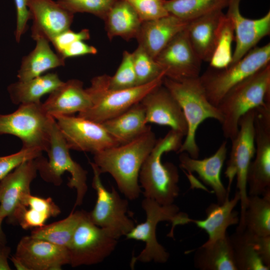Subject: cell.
<instances>
[{"label":"cell","mask_w":270,"mask_h":270,"mask_svg":"<svg viewBox=\"0 0 270 270\" xmlns=\"http://www.w3.org/2000/svg\"><path fill=\"white\" fill-rule=\"evenodd\" d=\"M234 32L232 22L226 14L221 22L214 52L209 62L211 68L220 69L230 65L232 61V43Z\"/></svg>","instance_id":"36"},{"label":"cell","mask_w":270,"mask_h":270,"mask_svg":"<svg viewBox=\"0 0 270 270\" xmlns=\"http://www.w3.org/2000/svg\"><path fill=\"white\" fill-rule=\"evenodd\" d=\"M184 137L181 134L170 130L164 137L157 140L139 174V182L145 198L162 205H169L178 196V169L172 162H162V157L164 153L177 152Z\"/></svg>","instance_id":"2"},{"label":"cell","mask_w":270,"mask_h":270,"mask_svg":"<svg viewBox=\"0 0 270 270\" xmlns=\"http://www.w3.org/2000/svg\"><path fill=\"white\" fill-rule=\"evenodd\" d=\"M16 11V24L15 38L19 42L28 28V22L30 16L27 6V0H14Z\"/></svg>","instance_id":"43"},{"label":"cell","mask_w":270,"mask_h":270,"mask_svg":"<svg viewBox=\"0 0 270 270\" xmlns=\"http://www.w3.org/2000/svg\"><path fill=\"white\" fill-rule=\"evenodd\" d=\"M224 14L222 10H218L192 20L188 24V38L202 62H209L212 58Z\"/></svg>","instance_id":"25"},{"label":"cell","mask_w":270,"mask_h":270,"mask_svg":"<svg viewBox=\"0 0 270 270\" xmlns=\"http://www.w3.org/2000/svg\"><path fill=\"white\" fill-rule=\"evenodd\" d=\"M63 82L56 73H48L26 81L10 84L7 90L15 104L40 103L41 98L50 94Z\"/></svg>","instance_id":"32"},{"label":"cell","mask_w":270,"mask_h":270,"mask_svg":"<svg viewBox=\"0 0 270 270\" xmlns=\"http://www.w3.org/2000/svg\"><path fill=\"white\" fill-rule=\"evenodd\" d=\"M142 206L146 214L145 221L135 225L126 235V239L142 241L145 243L142 250L132 259L131 265L137 261L165 263L168 260L170 254L156 238L158 224L162 221L170 222L172 226L170 235L172 236L174 228L178 225L188 224L190 218L186 214L180 212L179 208L174 204L162 205L152 199L145 198L142 201Z\"/></svg>","instance_id":"5"},{"label":"cell","mask_w":270,"mask_h":270,"mask_svg":"<svg viewBox=\"0 0 270 270\" xmlns=\"http://www.w3.org/2000/svg\"><path fill=\"white\" fill-rule=\"evenodd\" d=\"M10 260L12 262L14 267L18 270H28L26 266L24 264L14 255L12 256L10 258Z\"/></svg>","instance_id":"46"},{"label":"cell","mask_w":270,"mask_h":270,"mask_svg":"<svg viewBox=\"0 0 270 270\" xmlns=\"http://www.w3.org/2000/svg\"><path fill=\"white\" fill-rule=\"evenodd\" d=\"M117 240L105 229L92 222L86 212L67 248L69 264L77 267L101 262L114 250Z\"/></svg>","instance_id":"12"},{"label":"cell","mask_w":270,"mask_h":270,"mask_svg":"<svg viewBox=\"0 0 270 270\" xmlns=\"http://www.w3.org/2000/svg\"><path fill=\"white\" fill-rule=\"evenodd\" d=\"M229 0H164L170 14L190 21L208 14L226 8Z\"/></svg>","instance_id":"35"},{"label":"cell","mask_w":270,"mask_h":270,"mask_svg":"<svg viewBox=\"0 0 270 270\" xmlns=\"http://www.w3.org/2000/svg\"><path fill=\"white\" fill-rule=\"evenodd\" d=\"M157 139L152 128L132 140L94 154V162L101 174L108 173L128 200L138 198L141 192L139 174L144 162Z\"/></svg>","instance_id":"1"},{"label":"cell","mask_w":270,"mask_h":270,"mask_svg":"<svg viewBox=\"0 0 270 270\" xmlns=\"http://www.w3.org/2000/svg\"><path fill=\"white\" fill-rule=\"evenodd\" d=\"M14 256L28 270H60L70 263L66 248L30 236L21 238Z\"/></svg>","instance_id":"18"},{"label":"cell","mask_w":270,"mask_h":270,"mask_svg":"<svg viewBox=\"0 0 270 270\" xmlns=\"http://www.w3.org/2000/svg\"><path fill=\"white\" fill-rule=\"evenodd\" d=\"M52 116L70 150L94 154L120 145L101 123L72 115Z\"/></svg>","instance_id":"13"},{"label":"cell","mask_w":270,"mask_h":270,"mask_svg":"<svg viewBox=\"0 0 270 270\" xmlns=\"http://www.w3.org/2000/svg\"><path fill=\"white\" fill-rule=\"evenodd\" d=\"M162 84L180 106L188 125V132L178 153L185 152L198 158L200 148L196 142L199 126L206 120L213 118L222 124V116L218 108L208 100L199 76L174 80L164 78Z\"/></svg>","instance_id":"3"},{"label":"cell","mask_w":270,"mask_h":270,"mask_svg":"<svg viewBox=\"0 0 270 270\" xmlns=\"http://www.w3.org/2000/svg\"><path fill=\"white\" fill-rule=\"evenodd\" d=\"M162 75L148 84L132 88L112 90L108 88L109 76H96L86 88L92 101V106L79 113L78 116L102 123L122 113L141 100L151 90L162 84Z\"/></svg>","instance_id":"6"},{"label":"cell","mask_w":270,"mask_h":270,"mask_svg":"<svg viewBox=\"0 0 270 270\" xmlns=\"http://www.w3.org/2000/svg\"><path fill=\"white\" fill-rule=\"evenodd\" d=\"M90 164L93 172L92 186L96 192V201L92 210L88 212V218L116 239L126 236L135 226L127 216L128 201L122 198L114 187L110 191L106 190L102 182L98 167L94 162Z\"/></svg>","instance_id":"11"},{"label":"cell","mask_w":270,"mask_h":270,"mask_svg":"<svg viewBox=\"0 0 270 270\" xmlns=\"http://www.w3.org/2000/svg\"><path fill=\"white\" fill-rule=\"evenodd\" d=\"M242 0H229L226 16L234 26L236 46L232 53L234 62L256 46L264 38L270 34V11L257 19L244 16L240 12Z\"/></svg>","instance_id":"15"},{"label":"cell","mask_w":270,"mask_h":270,"mask_svg":"<svg viewBox=\"0 0 270 270\" xmlns=\"http://www.w3.org/2000/svg\"><path fill=\"white\" fill-rule=\"evenodd\" d=\"M133 7L142 22L166 16L170 14L164 0H126Z\"/></svg>","instance_id":"40"},{"label":"cell","mask_w":270,"mask_h":270,"mask_svg":"<svg viewBox=\"0 0 270 270\" xmlns=\"http://www.w3.org/2000/svg\"><path fill=\"white\" fill-rule=\"evenodd\" d=\"M42 103L45 112L51 116L80 113L92 106V101L84 83L78 79L63 82L49 94Z\"/></svg>","instance_id":"23"},{"label":"cell","mask_w":270,"mask_h":270,"mask_svg":"<svg viewBox=\"0 0 270 270\" xmlns=\"http://www.w3.org/2000/svg\"><path fill=\"white\" fill-rule=\"evenodd\" d=\"M54 120L45 112L42 102L21 104L10 114H0V135L16 136L21 140L22 148L47 152Z\"/></svg>","instance_id":"9"},{"label":"cell","mask_w":270,"mask_h":270,"mask_svg":"<svg viewBox=\"0 0 270 270\" xmlns=\"http://www.w3.org/2000/svg\"><path fill=\"white\" fill-rule=\"evenodd\" d=\"M270 63V43L254 47L226 68H210L199 78L209 102L217 106L234 86Z\"/></svg>","instance_id":"8"},{"label":"cell","mask_w":270,"mask_h":270,"mask_svg":"<svg viewBox=\"0 0 270 270\" xmlns=\"http://www.w3.org/2000/svg\"><path fill=\"white\" fill-rule=\"evenodd\" d=\"M97 52L94 46L85 43L84 40H78L67 46L60 55L66 60L69 58L96 54Z\"/></svg>","instance_id":"44"},{"label":"cell","mask_w":270,"mask_h":270,"mask_svg":"<svg viewBox=\"0 0 270 270\" xmlns=\"http://www.w3.org/2000/svg\"><path fill=\"white\" fill-rule=\"evenodd\" d=\"M237 228L258 236H270V190L262 196H248L244 216Z\"/></svg>","instance_id":"33"},{"label":"cell","mask_w":270,"mask_h":270,"mask_svg":"<svg viewBox=\"0 0 270 270\" xmlns=\"http://www.w3.org/2000/svg\"><path fill=\"white\" fill-rule=\"evenodd\" d=\"M240 200V194L236 190L232 198L230 200L228 197L222 204H210L206 209L205 219L189 218L188 223H194L207 233L208 238L204 244H209L222 238L227 234L228 227L238 224L239 214L234 208Z\"/></svg>","instance_id":"26"},{"label":"cell","mask_w":270,"mask_h":270,"mask_svg":"<svg viewBox=\"0 0 270 270\" xmlns=\"http://www.w3.org/2000/svg\"><path fill=\"white\" fill-rule=\"evenodd\" d=\"M42 152L37 148H22L14 154L0 156V181L22 163L36 158Z\"/></svg>","instance_id":"41"},{"label":"cell","mask_w":270,"mask_h":270,"mask_svg":"<svg viewBox=\"0 0 270 270\" xmlns=\"http://www.w3.org/2000/svg\"><path fill=\"white\" fill-rule=\"evenodd\" d=\"M60 213L59 206L51 198H44L30 194L25 196L8 220L28 230L42 226L48 218L56 217Z\"/></svg>","instance_id":"27"},{"label":"cell","mask_w":270,"mask_h":270,"mask_svg":"<svg viewBox=\"0 0 270 270\" xmlns=\"http://www.w3.org/2000/svg\"><path fill=\"white\" fill-rule=\"evenodd\" d=\"M270 104V63L232 87L216 106L222 116L224 136L232 140L240 118L250 110Z\"/></svg>","instance_id":"4"},{"label":"cell","mask_w":270,"mask_h":270,"mask_svg":"<svg viewBox=\"0 0 270 270\" xmlns=\"http://www.w3.org/2000/svg\"><path fill=\"white\" fill-rule=\"evenodd\" d=\"M116 0H58L62 8L74 14L87 12L103 20Z\"/></svg>","instance_id":"39"},{"label":"cell","mask_w":270,"mask_h":270,"mask_svg":"<svg viewBox=\"0 0 270 270\" xmlns=\"http://www.w3.org/2000/svg\"><path fill=\"white\" fill-rule=\"evenodd\" d=\"M11 248L6 245L0 247V270H10L8 262Z\"/></svg>","instance_id":"45"},{"label":"cell","mask_w":270,"mask_h":270,"mask_svg":"<svg viewBox=\"0 0 270 270\" xmlns=\"http://www.w3.org/2000/svg\"><path fill=\"white\" fill-rule=\"evenodd\" d=\"M36 41L34 48L22 58L17 74L18 80H28L65 65L66 60L52 50L48 40L40 38Z\"/></svg>","instance_id":"29"},{"label":"cell","mask_w":270,"mask_h":270,"mask_svg":"<svg viewBox=\"0 0 270 270\" xmlns=\"http://www.w3.org/2000/svg\"><path fill=\"white\" fill-rule=\"evenodd\" d=\"M6 236L2 228V224L0 223V247L6 245Z\"/></svg>","instance_id":"47"},{"label":"cell","mask_w":270,"mask_h":270,"mask_svg":"<svg viewBox=\"0 0 270 270\" xmlns=\"http://www.w3.org/2000/svg\"><path fill=\"white\" fill-rule=\"evenodd\" d=\"M154 59L168 78L182 80L200 76L202 61L192 47L186 29L178 34Z\"/></svg>","instance_id":"14"},{"label":"cell","mask_w":270,"mask_h":270,"mask_svg":"<svg viewBox=\"0 0 270 270\" xmlns=\"http://www.w3.org/2000/svg\"><path fill=\"white\" fill-rule=\"evenodd\" d=\"M194 264L200 270H237L228 234L198 248L194 252Z\"/></svg>","instance_id":"30"},{"label":"cell","mask_w":270,"mask_h":270,"mask_svg":"<svg viewBox=\"0 0 270 270\" xmlns=\"http://www.w3.org/2000/svg\"><path fill=\"white\" fill-rule=\"evenodd\" d=\"M101 124L120 144L132 140L151 128L147 125L145 110L140 102Z\"/></svg>","instance_id":"28"},{"label":"cell","mask_w":270,"mask_h":270,"mask_svg":"<svg viewBox=\"0 0 270 270\" xmlns=\"http://www.w3.org/2000/svg\"><path fill=\"white\" fill-rule=\"evenodd\" d=\"M226 153V142L224 141L214 154L204 159L192 158L185 152H181L179 156L181 168L189 173L196 172L204 184L212 189L218 204L229 197L221 180Z\"/></svg>","instance_id":"22"},{"label":"cell","mask_w":270,"mask_h":270,"mask_svg":"<svg viewBox=\"0 0 270 270\" xmlns=\"http://www.w3.org/2000/svg\"><path fill=\"white\" fill-rule=\"evenodd\" d=\"M104 20L108 38L120 36L126 40L136 38L142 22L126 0H116Z\"/></svg>","instance_id":"31"},{"label":"cell","mask_w":270,"mask_h":270,"mask_svg":"<svg viewBox=\"0 0 270 270\" xmlns=\"http://www.w3.org/2000/svg\"><path fill=\"white\" fill-rule=\"evenodd\" d=\"M254 109L248 112L240 119L238 130L231 140L232 148L225 171L228 180L227 191L230 193L232 184L236 176V190L240 196V220L244 214L248 202L246 176L250 164L254 156L255 130Z\"/></svg>","instance_id":"10"},{"label":"cell","mask_w":270,"mask_h":270,"mask_svg":"<svg viewBox=\"0 0 270 270\" xmlns=\"http://www.w3.org/2000/svg\"><path fill=\"white\" fill-rule=\"evenodd\" d=\"M189 22L171 14L143 22L136 37L138 45L155 58L178 34L186 29Z\"/></svg>","instance_id":"24"},{"label":"cell","mask_w":270,"mask_h":270,"mask_svg":"<svg viewBox=\"0 0 270 270\" xmlns=\"http://www.w3.org/2000/svg\"><path fill=\"white\" fill-rule=\"evenodd\" d=\"M145 110L146 124L168 126L184 136L188 125L179 104L162 84L149 92L140 102Z\"/></svg>","instance_id":"16"},{"label":"cell","mask_w":270,"mask_h":270,"mask_svg":"<svg viewBox=\"0 0 270 270\" xmlns=\"http://www.w3.org/2000/svg\"><path fill=\"white\" fill-rule=\"evenodd\" d=\"M255 130V158L247 174L248 196H262L270 190V124L257 122Z\"/></svg>","instance_id":"21"},{"label":"cell","mask_w":270,"mask_h":270,"mask_svg":"<svg viewBox=\"0 0 270 270\" xmlns=\"http://www.w3.org/2000/svg\"><path fill=\"white\" fill-rule=\"evenodd\" d=\"M90 38V31L88 29H82L78 32H75L70 28L65 30L55 36L50 42L58 54L61 52L70 44L78 40H85Z\"/></svg>","instance_id":"42"},{"label":"cell","mask_w":270,"mask_h":270,"mask_svg":"<svg viewBox=\"0 0 270 270\" xmlns=\"http://www.w3.org/2000/svg\"><path fill=\"white\" fill-rule=\"evenodd\" d=\"M132 54L136 86L148 84L162 75L165 76L154 58L140 45Z\"/></svg>","instance_id":"37"},{"label":"cell","mask_w":270,"mask_h":270,"mask_svg":"<svg viewBox=\"0 0 270 270\" xmlns=\"http://www.w3.org/2000/svg\"><path fill=\"white\" fill-rule=\"evenodd\" d=\"M47 153L48 160L42 155L34 160L40 177L44 181L58 186L62 182V174L68 172L70 178L68 186L76 192L74 208L81 205L88 191V172L72 158L70 148L55 120L52 125L50 147Z\"/></svg>","instance_id":"7"},{"label":"cell","mask_w":270,"mask_h":270,"mask_svg":"<svg viewBox=\"0 0 270 270\" xmlns=\"http://www.w3.org/2000/svg\"><path fill=\"white\" fill-rule=\"evenodd\" d=\"M86 211L72 210L65 218L34 228L30 236L68 248L74 232Z\"/></svg>","instance_id":"34"},{"label":"cell","mask_w":270,"mask_h":270,"mask_svg":"<svg viewBox=\"0 0 270 270\" xmlns=\"http://www.w3.org/2000/svg\"><path fill=\"white\" fill-rule=\"evenodd\" d=\"M230 238L237 270L270 269V236H258L236 228Z\"/></svg>","instance_id":"19"},{"label":"cell","mask_w":270,"mask_h":270,"mask_svg":"<svg viewBox=\"0 0 270 270\" xmlns=\"http://www.w3.org/2000/svg\"><path fill=\"white\" fill-rule=\"evenodd\" d=\"M30 20L31 36L36 40L44 38L50 42L70 28L74 14L53 0H27Z\"/></svg>","instance_id":"17"},{"label":"cell","mask_w":270,"mask_h":270,"mask_svg":"<svg viewBox=\"0 0 270 270\" xmlns=\"http://www.w3.org/2000/svg\"><path fill=\"white\" fill-rule=\"evenodd\" d=\"M34 160L24 162L0 181V223L31 194L30 184L38 172Z\"/></svg>","instance_id":"20"},{"label":"cell","mask_w":270,"mask_h":270,"mask_svg":"<svg viewBox=\"0 0 270 270\" xmlns=\"http://www.w3.org/2000/svg\"><path fill=\"white\" fill-rule=\"evenodd\" d=\"M136 86V78L132 53L125 50L115 74L109 76L108 88L112 90L126 89Z\"/></svg>","instance_id":"38"}]
</instances>
